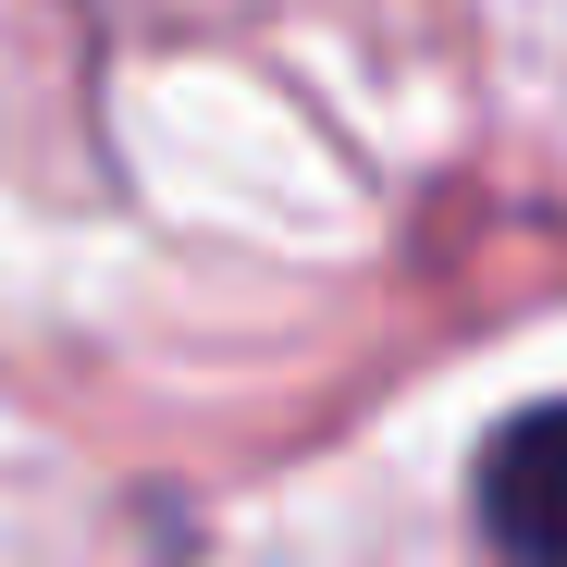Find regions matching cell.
I'll list each match as a JSON object with an SVG mask.
<instances>
[{
  "label": "cell",
  "instance_id": "6da1fadb",
  "mask_svg": "<svg viewBox=\"0 0 567 567\" xmlns=\"http://www.w3.org/2000/svg\"><path fill=\"white\" fill-rule=\"evenodd\" d=\"M482 518L518 567H567V408H530L482 456Z\"/></svg>",
  "mask_w": 567,
  "mask_h": 567
}]
</instances>
